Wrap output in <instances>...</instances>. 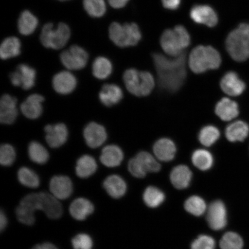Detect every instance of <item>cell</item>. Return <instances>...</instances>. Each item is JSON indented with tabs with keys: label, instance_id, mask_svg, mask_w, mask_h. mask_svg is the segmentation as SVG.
Returning a JSON list of instances; mask_svg holds the SVG:
<instances>
[{
	"label": "cell",
	"instance_id": "obj_11",
	"mask_svg": "<svg viewBox=\"0 0 249 249\" xmlns=\"http://www.w3.org/2000/svg\"><path fill=\"white\" fill-rule=\"evenodd\" d=\"M11 82L14 86L21 87L29 90L35 85L36 71L26 64L18 65L14 72L9 75Z\"/></svg>",
	"mask_w": 249,
	"mask_h": 249
},
{
	"label": "cell",
	"instance_id": "obj_45",
	"mask_svg": "<svg viewBox=\"0 0 249 249\" xmlns=\"http://www.w3.org/2000/svg\"><path fill=\"white\" fill-rule=\"evenodd\" d=\"M180 0H162V4L165 8L176 10L179 7Z\"/></svg>",
	"mask_w": 249,
	"mask_h": 249
},
{
	"label": "cell",
	"instance_id": "obj_3",
	"mask_svg": "<svg viewBox=\"0 0 249 249\" xmlns=\"http://www.w3.org/2000/svg\"><path fill=\"white\" fill-rule=\"evenodd\" d=\"M226 49L233 60L243 62L249 58V24L242 23L229 34Z\"/></svg>",
	"mask_w": 249,
	"mask_h": 249
},
{
	"label": "cell",
	"instance_id": "obj_9",
	"mask_svg": "<svg viewBox=\"0 0 249 249\" xmlns=\"http://www.w3.org/2000/svg\"><path fill=\"white\" fill-rule=\"evenodd\" d=\"M89 54L79 46L72 45L61 53L60 60L64 66L69 70H80L86 66Z\"/></svg>",
	"mask_w": 249,
	"mask_h": 249
},
{
	"label": "cell",
	"instance_id": "obj_32",
	"mask_svg": "<svg viewBox=\"0 0 249 249\" xmlns=\"http://www.w3.org/2000/svg\"><path fill=\"white\" fill-rule=\"evenodd\" d=\"M113 71V65L108 58L98 57L92 64V73L96 79L104 80L111 75Z\"/></svg>",
	"mask_w": 249,
	"mask_h": 249
},
{
	"label": "cell",
	"instance_id": "obj_19",
	"mask_svg": "<svg viewBox=\"0 0 249 249\" xmlns=\"http://www.w3.org/2000/svg\"><path fill=\"white\" fill-rule=\"evenodd\" d=\"M45 98L39 94L31 95L20 105V110L24 116L29 119L35 120L42 113V103Z\"/></svg>",
	"mask_w": 249,
	"mask_h": 249
},
{
	"label": "cell",
	"instance_id": "obj_26",
	"mask_svg": "<svg viewBox=\"0 0 249 249\" xmlns=\"http://www.w3.org/2000/svg\"><path fill=\"white\" fill-rule=\"evenodd\" d=\"M103 185L108 195L114 198H120L126 194V183L119 176L111 175L107 177Z\"/></svg>",
	"mask_w": 249,
	"mask_h": 249
},
{
	"label": "cell",
	"instance_id": "obj_42",
	"mask_svg": "<svg viewBox=\"0 0 249 249\" xmlns=\"http://www.w3.org/2000/svg\"><path fill=\"white\" fill-rule=\"evenodd\" d=\"M73 249H92L93 243L91 236L85 233L74 236L71 241Z\"/></svg>",
	"mask_w": 249,
	"mask_h": 249
},
{
	"label": "cell",
	"instance_id": "obj_35",
	"mask_svg": "<svg viewBox=\"0 0 249 249\" xmlns=\"http://www.w3.org/2000/svg\"><path fill=\"white\" fill-rule=\"evenodd\" d=\"M18 181L30 188H36L40 185V179L35 171L26 167H21L18 172Z\"/></svg>",
	"mask_w": 249,
	"mask_h": 249
},
{
	"label": "cell",
	"instance_id": "obj_12",
	"mask_svg": "<svg viewBox=\"0 0 249 249\" xmlns=\"http://www.w3.org/2000/svg\"><path fill=\"white\" fill-rule=\"evenodd\" d=\"M83 136L87 145L91 148L101 147L107 138L104 126L95 122L87 124L84 129Z\"/></svg>",
	"mask_w": 249,
	"mask_h": 249
},
{
	"label": "cell",
	"instance_id": "obj_37",
	"mask_svg": "<svg viewBox=\"0 0 249 249\" xmlns=\"http://www.w3.org/2000/svg\"><path fill=\"white\" fill-rule=\"evenodd\" d=\"M185 209L189 213L196 216H200L207 210L206 202L198 196H193L186 200Z\"/></svg>",
	"mask_w": 249,
	"mask_h": 249
},
{
	"label": "cell",
	"instance_id": "obj_4",
	"mask_svg": "<svg viewBox=\"0 0 249 249\" xmlns=\"http://www.w3.org/2000/svg\"><path fill=\"white\" fill-rule=\"evenodd\" d=\"M123 80L127 91L138 97L150 94L155 85L154 78L151 73L134 68L124 71Z\"/></svg>",
	"mask_w": 249,
	"mask_h": 249
},
{
	"label": "cell",
	"instance_id": "obj_8",
	"mask_svg": "<svg viewBox=\"0 0 249 249\" xmlns=\"http://www.w3.org/2000/svg\"><path fill=\"white\" fill-rule=\"evenodd\" d=\"M43 192L31 194L25 196L16 209V214L19 222L25 225L31 226L36 222V210L43 211Z\"/></svg>",
	"mask_w": 249,
	"mask_h": 249
},
{
	"label": "cell",
	"instance_id": "obj_14",
	"mask_svg": "<svg viewBox=\"0 0 249 249\" xmlns=\"http://www.w3.org/2000/svg\"><path fill=\"white\" fill-rule=\"evenodd\" d=\"M52 195L58 200H66L72 194L73 183L69 177L65 176H55L49 183Z\"/></svg>",
	"mask_w": 249,
	"mask_h": 249
},
{
	"label": "cell",
	"instance_id": "obj_47",
	"mask_svg": "<svg viewBox=\"0 0 249 249\" xmlns=\"http://www.w3.org/2000/svg\"><path fill=\"white\" fill-rule=\"evenodd\" d=\"M8 220L7 216L2 211L0 212V231H4L7 226Z\"/></svg>",
	"mask_w": 249,
	"mask_h": 249
},
{
	"label": "cell",
	"instance_id": "obj_29",
	"mask_svg": "<svg viewBox=\"0 0 249 249\" xmlns=\"http://www.w3.org/2000/svg\"><path fill=\"white\" fill-rule=\"evenodd\" d=\"M38 25V18L30 11L21 12L18 21V30L21 35L28 36L33 34Z\"/></svg>",
	"mask_w": 249,
	"mask_h": 249
},
{
	"label": "cell",
	"instance_id": "obj_10",
	"mask_svg": "<svg viewBox=\"0 0 249 249\" xmlns=\"http://www.w3.org/2000/svg\"><path fill=\"white\" fill-rule=\"evenodd\" d=\"M207 220L211 229L219 231L225 228L227 223V210L224 202L216 200L208 208Z\"/></svg>",
	"mask_w": 249,
	"mask_h": 249
},
{
	"label": "cell",
	"instance_id": "obj_28",
	"mask_svg": "<svg viewBox=\"0 0 249 249\" xmlns=\"http://www.w3.org/2000/svg\"><path fill=\"white\" fill-rule=\"evenodd\" d=\"M97 168L94 158L89 155H83L77 161L76 174L81 178H89L96 172Z\"/></svg>",
	"mask_w": 249,
	"mask_h": 249
},
{
	"label": "cell",
	"instance_id": "obj_39",
	"mask_svg": "<svg viewBox=\"0 0 249 249\" xmlns=\"http://www.w3.org/2000/svg\"><path fill=\"white\" fill-rule=\"evenodd\" d=\"M221 249H243L244 241L241 236L234 232H227L220 241Z\"/></svg>",
	"mask_w": 249,
	"mask_h": 249
},
{
	"label": "cell",
	"instance_id": "obj_48",
	"mask_svg": "<svg viewBox=\"0 0 249 249\" xmlns=\"http://www.w3.org/2000/svg\"><path fill=\"white\" fill-rule=\"evenodd\" d=\"M31 249H58L53 244L49 242L43 243V244H38Z\"/></svg>",
	"mask_w": 249,
	"mask_h": 249
},
{
	"label": "cell",
	"instance_id": "obj_31",
	"mask_svg": "<svg viewBox=\"0 0 249 249\" xmlns=\"http://www.w3.org/2000/svg\"><path fill=\"white\" fill-rule=\"evenodd\" d=\"M193 164L201 171L210 170L213 164V157L211 152L203 149L194 152L192 156Z\"/></svg>",
	"mask_w": 249,
	"mask_h": 249
},
{
	"label": "cell",
	"instance_id": "obj_33",
	"mask_svg": "<svg viewBox=\"0 0 249 249\" xmlns=\"http://www.w3.org/2000/svg\"><path fill=\"white\" fill-rule=\"evenodd\" d=\"M165 200L164 193L155 186H149L143 194V200L149 208L160 207Z\"/></svg>",
	"mask_w": 249,
	"mask_h": 249
},
{
	"label": "cell",
	"instance_id": "obj_20",
	"mask_svg": "<svg viewBox=\"0 0 249 249\" xmlns=\"http://www.w3.org/2000/svg\"><path fill=\"white\" fill-rule=\"evenodd\" d=\"M123 96V90L114 84H106L99 93V100L107 107L118 104L122 100Z\"/></svg>",
	"mask_w": 249,
	"mask_h": 249
},
{
	"label": "cell",
	"instance_id": "obj_44",
	"mask_svg": "<svg viewBox=\"0 0 249 249\" xmlns=\"http://www.w3.org/2000/svg\"><path fill=\"white\" fill-rule=\"evenodd\" d=\"M128 170L133 176L138 178H144L147 173L136 157L129 160Z\"/></svg>",
	"mask_w": 249,
	"mask_h": 249
},
{
	"label": "cell",
	"instance_id": "obj_17",
	"mask_svg": "<svg viewBox=\"0 0 249 249\" xmlns=\"http://www.w3.org/2000/svg\"><path fill=\"white\" fill-rule=\"evenodd\" d=\"M52 85L55 91L60 94H70L76 89V78L70 71H62L53 78Z\"/></svg>",
	"mask_w": 249,
	"mask_h": 249
},
{
	"label": "cell",
	"instance_id": "obj_7",
	"mask_svg": "<svg viewBox=\"0 0 249 249\" xmlns=\"http://www.w3.org/2000/svg\"><path fill=\"white\" fill-rule=\"evenodd\" d=\"M70 36V28L67 24L60 23L54 28L53 24L48 23L42 28L40 40L46 48L60 50L67 45Z\"/></svg>",
	"mask_w": 249,
	"mask_h": 249
},
{
	"label": "cell",
	"instance_id": "obj_23",
	"mask_svg": "<svg viewBox=\"0 0 249 249\" xmlns=\"http://www.w3.org/2000/svg\"><path fill=\"white\" fill-rule=\"evenodd\" d=\"M214 111L217 116L224 121L235 119L239 114L237 103L228 98H223L218 102Z\"/></svg>",
	"mask_w": 249,
	"mask_h": 249
},
{
	"label": "cell",
	"instance_id": "obj_2",
	"mask_svg": "<svg viewBox=\"0 0 249 249\" xmlns=\"http://www.w3.org/2000/svg\"><path fill=\"white\" fill-rule=\"evenodd\" d=\"M221 63L222 58L219 52L210 46H197L192 50L189 55V67L196 74L217 70Z\"/></svg>",
	"mask_w": 249,
	"mask_h": 249
},
{
	"label": "cell",
	"instance_id": "obj_21",
	"mask_svg": "<svg viewBox=\"0 0 249 249\" xmlns=\"http://www.w3.org/2000/svg\"><path fill=\"white\" fill-rule=\"evenodd\" d=\"M94 206L91 201L86 198H77L71 202L70 207V213L73 219L83 221L93 213Z\"/></svg>",
	"mask_w": 249,
	"mask_h": 249
},
{
	"label": "cell",
	"instance_id": "obj_34",
	"mask_svg": "<svg viewBox=\"0 0 249 249\" xmlns=\"http://www.w3.org/2000/svg\"><path fill=\"white\" fill-rule=\"evenodd\" d=\"M28 154L30 160L36 164H45L49 159L48 150L44 146L36 142H30L28 148Z\"/></svg>",
	"mask_w": 249,
	"mask_h": 249
},
{
	"label": "cell",
	"instance_id": "obj_38",
	"mask_svg": "<svg viewBox=\"0 0 249 249\" xmlns=\"http://www.w3.org/2000/svg\"><path fill=\"white\" fill-rule=\"evenodd\" d=\"M83 4L87 13L92 18H101L107 12L105 0H83Z\"/></svg>",
	"mask_w": 249,
	"mask_h": 249
},
{
	"label": "cell",
	"instance_id": "obj_41",
	"mask_svg": "<svg viewBox=\"0 0 249 249\" xmlns=\"http://www.w3.org/2000/svg\"><path fill=\"white\" fill-rule=\"evenodd\" d=\"M16 158L15 148L10 144H2L0 147V163L2 166H10Z\"/></svg>",
	"mask_w": 249,
	"mask_h": 249
},
{
	"label": "cell",
	"instance_id": "obj_27",
	"mask_svg": "<svg viewBox=\"0 0 249 249\" xmlns=\"http://www.w3.org/2000/svg\"><path fill=\"white\" fill-rule=\"evenodd\" d=\"M249 134V124L243 121H236L230 124L225 130L226 138L230 142L244 141Z\"/></svg>",
	"mask_w": 249,
	"mask_h": 249
},
{
	"label": "cell",
	"instance_id": "obj_5",
	"mask_svg": "<svg viewBox=\"0 0 249 249\" xmlns=\"http://www.w3.org/2000/svg\"><path fill=\"white\" fill-rule=\"evenodd\" d=\"M161 48L171 57H177L183 53L191 43V37L185 28L177 26L173 29L164 31L160 38Z\"/></svg>",
	"mask_w": 249,
	"mask_h": 249
},
{
	"label": "cell",
	"instance_id": "obj_24",
	"mask_svg": "<svg viewBox=\"0 0 249 249\" xmlns=\"http://www.w3.org/2000/svg\"><path fill=\"white\" fill-rule=\"evenodd\" d=\"M192 178V173L185 165H179L174 168L170 174V180L177 189L188 188Z\"/></svg>",
	"mask_w": 249,
	"mask_h": 249
},
{
	"label": "cell",
	"instance_id": "obj_25",
	"mask_svg": "<svg viewBox=\"0 0 249 249\" xmlns=\"http://www.w3.org/2000/svg\"><path fill=\"white\" fill-rule=\"evenodd\" d=\"M124 160L122 149L116 145H108L103 148L100 160L104 166L116 167L120 166Z\"/></svg>",
	"mask_w": 249,
	"mask_h": 249
},
{
	"label": "cell",
	"instance_id": "obj_49",
	"mask_svg": "<svg viewBox=\"0 0 249 249\" xmlns=\"http://www.w3.org/2000/svg\"><path fill=\"white\" fill-rule=\"evenodd\" d=\"M58 1H70V0H58Z\"/></svg>",
	"mask_w": 249,
	"mask_h": 249
},
{
	"label": "cell",
	"instance_id": "obj_6",
	"mask_svg": "<svg viewBox=\"0 0 249 249\" xmlns=\"http://www.w3.org/2000/svg\"><path fill=\"white\" fill-rule=\"evenodd\" d=\"M108 36L111 41L120 48L136 46L142 39L141 31L134 23H112L108 28Z\"/></svg>",
	"mask_w": 249,
	"mask_h": 249
},
{
	"label": "cell",
	"instance_id": "obj_36",
	"mask_svg": "<svg viewBox=\"0 0 249 249\" xmlns=\"http://www.w3.org/2000/svg\"><path fill=\"white\" fill-rule=\"evenodd\" d=\"M220 132L217 127L213 125L205 126L198 133V140L202 145L211 147L220 138Z\"/></svg>",
	"mask_w": 249,
	"mask_h": 249
},
{
	"label": "cell",
	"instance_id": "obj_40",
	"mask_svg": "<svg viewBox=\"0 0 249 249\" xmlns=\"http://www.w3.org/2000/svg\"><path fill=\"white\" fill-rule=\"evenodd\" d=\"M136 157L147 173H157L160 171L161 169L160 163L148 152H140L136 155Z\"/></svg>",
	"mask_w": 249,
	"mask_h": 249
},
{
	"label": "cell",
	"instance_id": "obj_1",
	"mask_svg": "<svg viewBox=\"0 0 249 249\" xmlns=\"http://www.w3.org/2000/svg\"><path fill=\"white\" fill-rule=\"evenodd\" d=\"M152 58L160 88L170 93L179 91L187 75L184 53L173 58L155 53L152 54Z\"/></svg>",
	"mask_w": 249,
	"mask_h": 249
},
{
	"label": "cell",
	"instance_id": "obj_18",
	"mask_svg": "<svg viewBox=\"0 0 249 249\" xmlns=\"http://www.w3.org/2000/svg\"><path fill=\"white\" fill-rule=\"evenodd\" d=\"M191 17L196 23L210 27L215 26L218 21L215 11L208 5L195 6L191 11Z\"/></svg>",
	"mask_w": 249,
	"mask_h": 249
},
{
	"label": "cell",
	"instance_id": "obj_13",
	"mask_svg": "<svg viewBox=\"0 0 249 249\" xmlns=\"http://www.w3.org/2000/svg\"><path fill=\"white\" fill-rule=\"evenodd\" d=\"M46 140L50 147H60L66 142L68 138V130L64 124H48L45 127Z\"/></svg>",
	"mask_w": 249,
	"mask_h": 249
},
{
	"label": "cell",
	"instance_id": "obj_22",
	"mask_svg": "<svg viewBox=\"0 0 249 249\" xmlns=\"http://www.w3.org/2000/svg\"><path fill=\"white\" fill-rule=\"evenodd\" d=\"M154 153L159 160L170 161L175 157L177 148L170 139L161 138L157 140L154 145Z\"/></svg>",
	"mask_w": 249,
	"mask_h": 249
},
{
	"label": "cell",
	"instance_id": "obj_30",
	"mask_svg": "<svg viewBox=\"0 0 249 249\" xmlns=\"http://www.w3.org/2000/svg\"><path fill=\"white\" fill-rule=\"evenodd\" d=\"M21 53V43L17 37H7L3 40L0 46V57L2 60H8L19 55Z\"/></svg>",
	"mask_w": 249,
	"mask_h": 249
},
{
	"label": "cell",
	"instance_id": "obj_46",
	"mask_svg": "<svg viewBox=\"0 0 249 249\" xmlns=\"http://www.w3.org/2000/svg\"><path fill=\"white\" fill-rule=\"evenodd\" d=\"M129 0H108V4L115 9H120L124 7Z\"/></svg>",
	"mask_w": 249,
	"mask_h": 249
},
{
	"label": "cell",
	"instance_id": "obj_16",
	"mask_svg": "<svg viewBox=\"0 0 249 249\" xmlns=\"http://www.w3.org/2000/svg\"><path fill=\"white\" fill-rule=\"evenodd\" d=\"M220 85L224 92L231 96L241 95L246 89L245 83L239 77L237 73L232 71H229L223 76Z\"/></svg>",
	"mask_w": 249,
	"mask_h": 249
},
{
	"label": "cell",
	"instance_id": "obj_43",
	"mask_svg": "<svg viewBox=\"0 0 249 249\" xmlns=\"http://www.w3.org/2000/svg\"><path fill=\"white\" fill-rule=\"evenodd\" d=\"M216 242L212 236L201 235L192 242L191 249H214Z\"/></svg>",
	"mask_w": 249,
	"mask_h": 249
},
{
	"label": "cell",
	"instance_id": "obj_15",
	"mask_svg": "<svg viewBox=\"0 0 249 249\" xmlns=\"http://www.w3.org/2000/svg\"><path fill=\"white\" fill-rule=\"evenodd\" d=\"M17 99L8 94L3 95L0 101V122L2 124H13L18 116Z\"/></svg>",
	"mask_w": 249,
	"mask_h": 249
}]
</instances>
